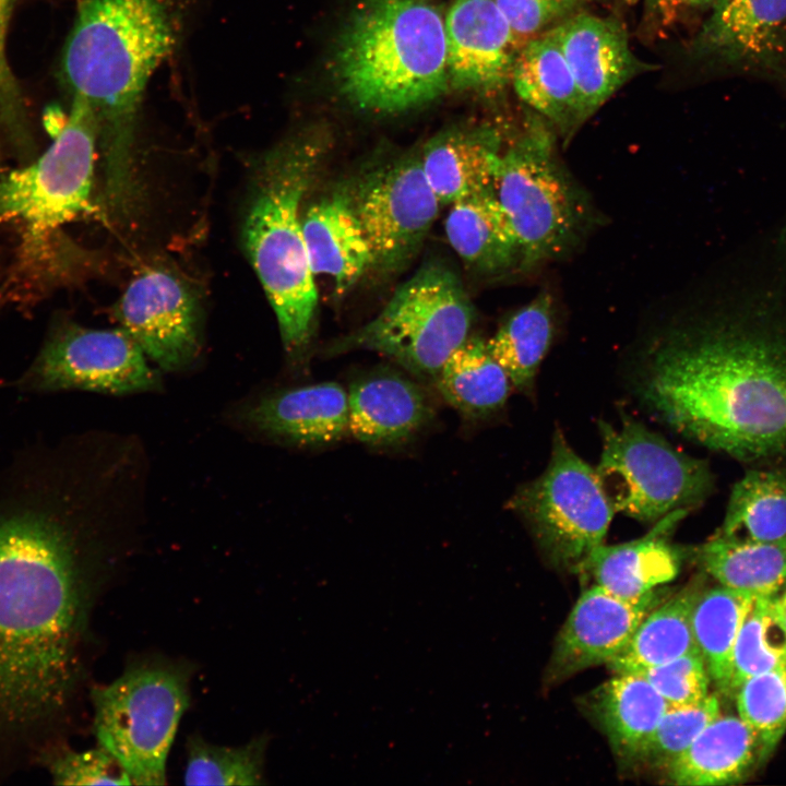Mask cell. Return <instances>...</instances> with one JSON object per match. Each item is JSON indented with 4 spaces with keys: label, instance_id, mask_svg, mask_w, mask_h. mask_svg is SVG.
<instances>
[{
    "label": "cell",
    "instance_id": "obj_8",
    "mask_svg": "<svg viewBox=\"0 0 786 786\" xmlns=\"http://www.w3.org/2000/svg\"><path fill=\"white\" fill-rule=\"evenodd\" d=\"M474 308L458 276L429 262L400 285L382 310L327 348L380 353L416 377L434 378L469 336Z\"/></svg>",
    "mask_w": 786,
    "mask_h": 786
},
{
    "label": "cell",
    "instance_id": "obj_33",
    "mask_svg": "<svg viewBox=\"0 0 786 786\" xmlns=\"http://www.w3.org/2000/svg\"><path fill=\"white\" fill-rule=\"evenodd\" d=\"M718 532L752 540L786 536V471L745 468L731 487Z\"/></svg>",
    "mask_w": 786,
    "mask_h": 786
},
{
    "label": "cell",
    "instance_id": "obj_30",
    "mask_svg": "<svg viewBox=\"0 0 786 786\" xmlns=\"http://www.w3.org/2000/svg\"><path fill=\"white\" fill-rule=\"evenodd\" d=\"M433 380L446 403L468 418L487 417L502 408L512 386L487 341L472 335L449 356Z\"/></svg>",
    "mask_w": 786,
    "mask_h": 786
},
{
    "label": "cell",
    "instance_id": "obj_11",
    "mask_svg": "<svg viewBox=\"0 0 786 786\" xmlns=\"http://www.w3.org/2000/svg\"><path fill=\"white\" fill-rule=\"evenodd\" d=\"M508 505L553 565L575 572L604 543L616 513L595 468L573 451L559 429L545 471L520 487Z\"/></svg>",
    "mask_w": 786,
    "mask_h": 786
},
{
    "label": "cell",
    "instance_id": "obj_31",
    "mask_svg": "<svg viewBox=\"0 0 786 786\" xmlns=\"http://www.w3.org/2000/svg\"><path fill=\"white\" fill-rule=\"evenodd\" d=\"M555 335V305L547 291L517 309L487 341L493 358L504 368L512 386L532 388Z\"/></svg>",
    "mask_w": 786,
    "mask_h": 786
},
{
    "label": "cell",
    "instance_id": "obj_16",
    "mask_svg": "<svg viewBox=\"0 0 786 786\" xmlns=\"http://www.w3.org/2000/svg\"><path fill=\"white\" fill-rule=\"evenodd\" d=\"M691 45L700 60L777 69L786 60V0H717Z\"/></svg>",
    "mask_w": 786,
    "mask_h": 786
},
{
    "label": "cell",
    "instance_id": "obj_35",
    "mask_svg": "<svg viewBox=\"0 0 786 786\" xmlns=\"http://www.w3.org/2000/svg\"><path fill=\"white\" fill-rule=\"evenodd\" d=\"M21 1L0 0V162L24 164L38 155V145L29 104L8 53L10 22Z\"/></svg>",
    "mask_w": 786,
    "mask_h": 786
},
{
    "label": "cell",
    "instance_id": "obj_34",
    "mask_svg": "<svg viewBox=\"0 0 786 786\" xmlns=\"http://www.w3.org/2000/svg\"><path fill=\"white\" fill-rule=\"evenodd\" d=\"M774 596H754L736 639L730 688L748 678L786 667V629L774 608Z\"/></svg>",
    "mask_w": 786,
    "mask_h": 786
},
{
    "label": "cell",
    "instance_id": "obj_14",
    "mask_svg": "<svg viewBox=\"0 0 786 786\" xmlns=\"http://www.w3.org/2000/svg\"><path fill=\"white\" fill-rule=\"evenodd\" d=\"M123 329L165 371L192 364L200 350V313L191 289L168 271L150 269L128 285L116 309Z\"/></svg>",
    "mask_w": 786,
    "mask_h": 786
},
{
    "label": "cell",
    "instance_id": "obj_5",
    "mask_svg": "<svg viewBox=\"0 0 786 786\" xmlns=\"http://www.w3.org/2000/svg\"><path fill=\"white\" fill-rule=\"evenodd\" d=\"M324 148L315 134H301L264 155L254 172L242 226L247 253L294 364L305 360L314 332L318 291L299 212Z\"/></svg>",
    "mask_w": 786,
    "mask_h": 786
},
{
    "label": "cell",
    "instance_id": "obj_1",
    "mask_svg": "<svg viewBox=\"0 0 786 786\" xmlns=\"http://www.w3.org/2000/svg\"><path fill=\"white\" fill-rule=\"evenodd\" d=\"M0 500V726L44 720L66 699L83 611L85 544L132 512L115 477L55 455Z\"/></svg>",
    "mask_w": 786,
    "mask_h": 786
},
{
    "label": "cell",
    "instance_id": "obj_38",
    "mask_svg": "<svg viewBox=\"0 0 786 786\" xmlns=\"http://www.w3.org/2000/svg\"><path fill=\"white\" fill-rule=\"evenodd\" d=\"M719 715L715 693L696 703L668 706L638 760L666 769Z\"/></svg>",
    "mask_w": 786,
    "mask_h": 786
},
{
    "label": "cell",
    "instance_id": "obj_18",
    "mask_svg": "<svg viewBox=\"0 0 786 786\" xmlns=\"http://www.w3.org/2000/svg\"><path fill=\"white\" fill-rule=\"evenodd\" d=\"M551 31L573 73L588 118L633 78L656 68L633 53L626 28L612 17L574 13Z\"/></svg>",
    "mask_w": 786,
    "mask_h": 786
},
{
    "label": "cell",
    "instance_id": "obj_42",
    "mask_svg": "<svg viewBox=\"0 0 786 786\" xmlns=\"http://www.w3.org/2000/svg\"><path fill=\"white\" fill-rule=\"evenodd\" d=\"M646 16L660 26H669L679 11L677 0H644Z\"/></svg>",
    "mask_w": 786,
    "mask_h": 786
},
{
    "label": "cell",
    "instance_id": "obj_3",
    "mask_svg": "<svg viewBox=\"0 0 786 786\" xmlns=\"http://www.w3.org/2000/svg\"><path fill=\"white\" fill-rule=\"evenodd\" d=\"M176 44L164 0H81L61 78L97 124L106 202L127 213L138 194L134 144L146 85Z\"/></svg>",
    "mask_w": 786,
    "mask_h": 786
},
{
    "label": "cell",
    "instance_id": "obj_23",
    "mask_svg": "<svg viewBox=\"0 0 786 786\" xmlns=\"http://www.w3.org/2000/svg\"><path fill=\"white\" fill-rule=\"evenodd\" d=\"M301 228L313 275L330 277L338 295L372 269L371 249L347 190L312 203L301 217Z\"/></svg>",
    "mask_w": 786,
    "mask_h": 786
},
{
    "label": "cell",
    "instance_id": "obj_26",
    "mask_svg": "<svg viewBox=\"0 0 786 786\" xmlns=\"http://www.w3.org/2000/svg\"><path fill=\"white\" fill-rule=\"evenodd\" d=\"M444 231L451 248L472 270L488 275L520 271L517 239L493 189L451 204Z\"/></svg>",
    "mask_w": 786,
    "mask_h": 786
},
{
    "label": "cell",
    "instance_id": "obj_15",
    "mask_svg": "<svg viewBox=\"0 0 786 786\" xmlns=\"http://www.w3.org/2000/svg\"><path fill=\"white\" fill-rule=\"evenodd\" d=\"M657 597L652 591L639 600H626L595 584L585 590L557 636L550 677L562 679L593 666L608 665L658 604Z\"/></svg>",
    "mask_w": 786,
    "mask_h": 786
},
{
    "label": "cell",
    "instance_id": "obj_36",
    "mask_svg": "<svg viewBox=\"0 0 786 786\" xmlns=\"http://www.w3.org/2000/svg\"><path fill=\"white\" fill-rule=\"evenodd\" d=\"M266 739L258 737L240 747L216 746L202 737L187 742V785H260L263 782Z\"/></svg>",
    "mask_w": 786,
    "mask_h": 786
},
{
    "label": "cell",
    "instance_id": "obj_10",
    "mask_svg": "<svg viewBox=\"0 0 786 786\" xmlns=\"http://www.w3.org/2000/svg\"><path fill=\"white\" fill-rule=\"evenodd\" d=\"M603 446L595 467L615 512L656 523L679 509L701 507L715 491L707 461L690 456L629 417L619 428L599 425Z\"/></svg>",
    "mask_w": 786,
    "mask_h": 786
},
{
    "label": "cell",
    "instance_id": "obj_40",
    "mask_svg": "<svg viewBox=\"0 0 786 786\" xmlns=\"http://www.w3.org/2000/svg\"><path fill=\"white\" fill-rule=\"evenodd\" d=\"M56 784L61 785H133L122 765L105 749L68 751L51 765Z\"/></svg>",
    "mask_w": 786,
    "mask_h": 786
},
{
    "label": "cell",
    "instance_id": "obj_39",
    "mask_svg": "<svg viewBox=\"0 0 786 786\" xmlns=\"http://www.w3.org/2000/svg\"><path fill=\"white\" fill-rule=\"evenodd\" d=\"M639 675L654 687L668 706L696 703L710 694L711 679L699 652L651 667Z\"/></svg>",
    "mask_w": 786,
    "mask_h": 786
},
{
    "label": "cell",
    "instance_id": "obj_19",
    "mask_svg": "<svg viewBox=\"0 0 786 786\" xmlns=\"http://www.w3.org/2000/svg\"><path fill=\"white\" fill-rule=\"evenodd\" d=\"M348 394L336 382L279 390L249 403L243 420L258 432L298 446H324L348 433Z\"/></svg>",
    "mask_w": 786,
    "mask_h": 786
},
{
    "label": "cell",
    "instance_id": "obj_43",
    "mask_svg": "<svg viewBox=\"0 0 786 786\" xmlns=\"http://www.w3.org/2000/svg\"><path fill=\"white\" fill-rule=\"evenodd\" d=\"M774 608L778 619L786 629V590L781 595H775Z\"/></svg>",
    "mask_w": 786,
    "mask_h": 786
},
{
    "label": "cell",
    "instance_id": "obj_21",
    "mask_svg": "<svg viewBox=\"0 0 786 786\" xmlns=\"http://www.w3.org/2000/svg\"><path fill=\"white\" fill-rule=\"evenodd\" d=\"M348 394V433L372 446L402 444L430 420L432 408L424 389L391 369L354 380Z\"/></svg>",
    "mask_w": 786,
    "mask_h": 786
},
{
    "label": "cell",
    "instance_id": "obj_12",
    "mask_svg": "<svg viewBox=\"0 0 786 786\" xmlns=\"http://www.w3.org/2000/svg\"><path fill=\"white\" fill-rule=\"evenodd\" d=\"M17 384L36 393L78 389L124 395L156 391L162 381L123 329H90L58 319Z\"/></svg>",
    "mask_w": 786,
    "mask_h": 786
},
{
    "label": "cell",
    "instance_id": "obj_41",
    "mask_svg": "<svg viewBox=\"0 0 786 786\" xmlns=\"http://www.w3.org/2000/svg\"><path fill=\"white\" fill-rule=\"evenodd\" d=\"M517 45L576 13L583 0H496Z\"/></svg>",
    "mask_w": 786,
    "mask_h": 786
},
{
    "label": "cell",
    "instance_id": "obj_17",
    "mask_svg": "<svg viewBox=\"0 0 786 786\" xmlns=\"http://www.w3.org/2000/svg\"><path fill=\"white\" fill-rule=\"evenodd\" d=\"M444 25L453 85L492 92L511 81L520 46L496 0H454Z\"/></svg>",
    "mask_w": 786,
    "mask_h": 786
},
{
    "label": "cell",
    "instance_id": "obj_37",
    "mask_svg": "<svg viewBox=\"0 0 786 786\" xmlns=\"http://www.w3.org/2000/svg\"><path fill=\"white\" fill-rule=\"evenodd\" d=\"M734 695L738 716L754 733L764 763L786 733V667L746 679Z\"/></svg>",
    "mask_w": 786,
    "mask_h": 786
},
{
    "label": "cell",
    "instance_id": "obj_28",
    "mask_svg": "<svg viewBox=\"0 0 786 786\" xmlns=\"http://www.w3.org/2000/svg\"><path fill=\"white\" fill-rule=\"evenodd\" d=\"M692 557L719 585L752 596H774L786 586V536L762 541L717 531Z\"/></svg>",
    "mask_w": 786,
    "mask_h": 786
},
{
    "label": "cell",
    "instance_id": "obj_13",
    "mask_svg": "<svg viewBox=\"0 0 786 786\" xmlns=\"http://www.w3.org/2000/svg\"><path fill=\"white\" fill-rule=\"evenodd\" d=\"M347 193L370 246L372 269L384 272L415 257L442 206L417 156L368 171Z\"/></svg>",
    "mask_w": 786,
    "mask_h": 786
},
{
    "label": "cell",
    "instance_id": "obj_32",
    "mask_svg": "<svg viewBox=\"0 0 786 786\" xmlns=\"http://www.w3.org/2000/svg\"><path fill=\"white\" fill-rule=\"evenodd\" d=\"M754 596L723 585L701 591L691 614L693 638L711 681L723 694L730 688L733 652Z\"/></svg>",
    "mask_w": 786,
    "mask_h": 786
},
{
    "label": "cell",
    "instance_id": "obj_44",
    "mask_svg": "<svg viewBox=\"0 0 786 786\" xmlns=\"http://www.w3.org/2000/svg\"><path fill=\"white\" fill-rule=\"evenodd\" d=\"M717 0H677L679 10L681 8H705L711 7Z\"/></svg>",
    "mask_w": 786,
    "mask_h": 786
},
{
    "label": "cell",
    "instance_id": "obj_2",
    "mask_svg": "<svg viewBox=\"0 0 786 786\" xmlns=\"http://www.w3.org/2000/svg\"><path fill=\"white\" fill-rule=\"evenodd\" d=\"M777 288L674 324L634 376L660 421L745 468L786 471V296Z\"/></svg>",
    "mask_w": 786,
    "mask_h": 786
},
{
    "label": "cell",
    "instance_id": "obj_27",
    "mask_svg": "<svg viewBox=\"0 0 786 786\" xmlns=\"http://www.w3.org/2000/svg\"><path fill=\"white\" fill-rule=\"evenodd\" d=\"M667 708V702L654 687L633 672L616 674L592 698L598 725L623 760L639 759Z\"/></svg>",
    "mask_w": 786,
    "mask_h": 786
},
{
    "label": "cell",
    "instance_id": "obj_25",
    "mask_svg": "<svg viewBox=\"0 0 786 786\" xmlns=\"http://www.w3.org/2000/svg\"><path fill=\"white\" fill-rule=\"evenodd\" d=\"M760 747L738 715H719L667 767L670 783L681 786L738 784L760 766Z\"/></svg>",
    "mask_w": 786,
    "mask_h": 786
},
{
    "label": "cell",
    "instance_id": "obj_29",
    "mask_svg": "<svg viewBox=\"0 0 786 786\" xmlns=\"http://www.w3.org/2000/svg\"><path fill=\"white\" fill-rule=\"evenodd\" d=\"M700 583L658 603L643 618L626 647L608 665L616 672L639 674L689 653H696L691 614Z\"/></svg>",
    "mask_w": 786,
    "mask_h": 786
},
{
    "label": "cell",
    "instance_id": "obj_7",
    "mask_svg": "<svg viewBox=\"0 0 786 786\" xmlns=\"http://www.w3.org/2000/svg\"><path fill=\"white\" fill-rule=\"evenodd\" d=\"M555 129L536 112L502 151L493 192L516 236L520 271L572 253L593 230L596 210L559 158Z\"/></svg>",
    "mask_w": 786,
    "mask_h": 786
},
{
    "label": "cell",
    "instance_id": "obj_6",
    "mask_svg": "<svg viewBox=\"0 0 786 786\" xmlns=\"http://www.w3.org/2000/svg\"><path fill=\"white\" fill-rule=\"evenodd\" d=\"M341 95L360 110L395 114L449 85L444 20L420 0H358L332 59Z\"/></svg>",
    "mask_w": 786,
    "mask_h": 786
},
{
    "label": "cell",
    "instance_id": "obj_24",
    "mask_svg": "<svg viewBox=\"0 0 786 786\" xmlns=\"http://www.w3.org/2000/svg\"><path fill=\"white\" fill-rule=\"evenodd\" d=\"M501 140L491 129L455 130L430 140L419 155L424 174L442 205L493 189Z\"/></svg>",
    "mask_w": 786,
    "mask_h": 786
},
{
    "label": "cell",
    "instance_id": "obj_20",
    "mask_svg": "<svg viewBox=\"0 0 786 786\" xmlns=\"http://www.w3.org/2000/svg\"><path fill=\"white\" fill-rule=\"evenodd\" d=\"M689 510L670 512L635 540L596 547L577 572L595 585L626 600H639L658 585L674 580L691 549L672 545L668 535L689 514Z\"/></svg>",
    "mask_w": 786,
    "mask_h": 786
},
{
    "label": "cell",
    "instance_id": "obj_22",
    "mask_svg": "<svg viewBox=\"0 0 786 786\" xmlns=\"http://www.w3.org/2000/svg\"><path fill=\"white\" fill-rule=\"evenodd\" d=\"M511 81L519 97L564 140L588 119L573 73L551 28L521 46Z\"/></svg>",
    "mask_w": 786,
    "mask_h": 786
},
{
    "label": "cell",
    "instance_id": "obj_9",
    "mask_svg": "<svg viewBox=\"0 0 786 786\" xmlns=\"http://www.w3.org/2000/svg\"><path fill=\"white\" fill-rule=\"evenodd\" d=\"M93 702L98 746L133 785H164L168 753L189 705L187 674L169 665L131 667L94 689Z\"/></svg>",
    "mask_w": 786,
    "mask_h": 786
},
{
    "label": "cell",
    "instance_id": "obj_4",
    "mask_svg": "<svg viewBox=\"0 0 786 786\" xmlns=\"http://www.w3.org/2000/svg\"><path fill=\"white\" fill-rule=\"evenodd\" d=\"M52 142L34 159L0 174V224L17 226L20 241L0 298H35L69 275L75 252L62 228L88 206L97 146L91 108L72 97Z\"/></svg>",
    "mask_w": 786,
    "mask_h": 786
}]
</instances>
